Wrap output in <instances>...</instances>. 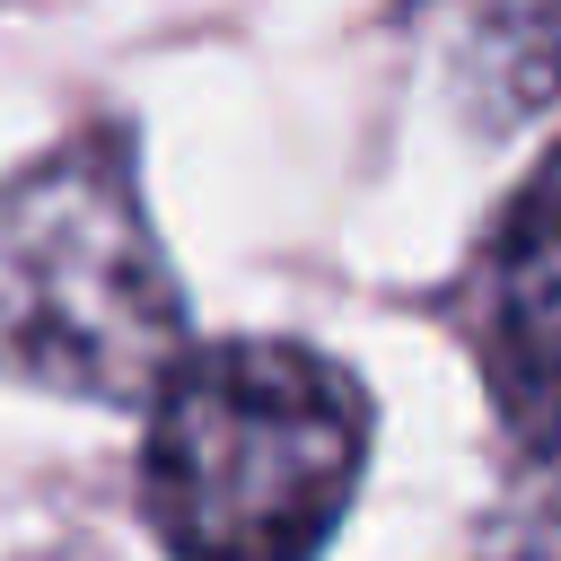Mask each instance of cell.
<instances>
[{"mask_svg":"<svg viewBox=\"0 0 561 561\" xmlns=\"http://www.w3.org/2000/svg\"><path fill=\"white\" fill-rule=\"evenodd\" d=\"M368 473V386L316 342H193L140 430V508L175 561H316Z\"/></svg>","mask_w":561,"mask_h":561,"instance_id":"1","label":"cell"},{"mask_svg":"<svg viewBox=\"0 0 561 561\" xmlns=\"http://www.w3.org/2000/svg\"><path fill=\"white\" fill-rule=\"evenodd\" d=\"M184 351V280L114 123L0 175V377L79 403H149Z\"/></svg>","mask_w":561,"mask_h":561,"instance_id":"2","label":"cell"},{"mask_svg":"<svg viewBox=\"0 0 561 561\" xmlns=\"http://www.w3.org/2000/svg\"><path fill=\"white\" fill-rule=\"evenodd\" d=\"M456 316L517 465L561 456V149H543L500 202Z\"/></svg>","mask_w":561,"mask_h":561,"instance_id":"3","label":"cell"},{"mask_svg":"<svg viewBox=\"0 0 561 561\" xmlns=\"http://www.w3.org/2000/svg\"><path fill=\"white\" fill-rule=\"evenodd\" d=\"M482 561H561V456L517 465L508 500L482 526Z\"/></svg>","mask_w":561,"mask_h":561,"instance_id":"4","label":"cell"},{"mask_svg":"<svg viewBox=\"0 0 561 561\" xmlns=\"http://www.w3.org/2000/svg\"><path fill=\"white\" fill-rule=\"evenodd\" d=\"M26 561H105V552H88V543H79V552H26Z\"/></svg>","mask_w":561,"mask_h":561,"instance_id":"5","label":"cell"}]
</instances>
